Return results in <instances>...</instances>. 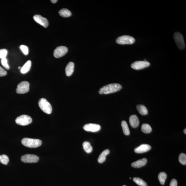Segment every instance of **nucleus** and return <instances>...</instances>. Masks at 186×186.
<instances>
[{
	"label": "nucleus",
	"instance_id": "36",
	"mask_svg": "<svg viewBox=\"0 0 186 186\" xmlns=\"http://www.w3.org/2000/svg\"><path fill=\"white\" fill-rule=\"evenodd\" d=\"M123 186H126L124 185H123Z\"/></svg>",
	"mask_w": 186,
	"mask_h": 186
},
{
	"label": "nucleus",
	"instance_id": "15",
	"mask_svg": "<svg viewBox=\"0 0 186 186\" xmlns=\"http://www.w3.org/2000/svg\"><path fill=\"white\" fill-rule=\"evenodd\" d=\"M74 63L72 62H69L67 64L65 69V72L67 76H70L73 73L74 70Z\"/></svg>",
	"mask_w": 186,
	"mask_h": 186
},
{
	"label": "nucleus",
	"instance_id": "10",
	"mask_svg": "<svg viewBox=\"0 0 186 186\" xmlns=\"http://www.w3.org/2000/svg\"><path fill=\"white\" fill-rule=\"evenodd\" d=\"M68 51V49L66 46H59L54 50V55L55 57L57 58L61 57L67 54Z\"/></svg>",
	"mask_w": 186,
	"mask_h": 186
},
{
	"label": "nucleus",
	"instance_id": "7",
	"mask_svg": "<svg viewBox=\"0 0 186 186\" xmlns=\"http://www.w3.org/2000/svg\"><path fill=\"white\" fill-rule=\"evenodd\" d=\"M29 83L28 81H23L18 84L16 92L18 94H24L29 92Z\"/></svg>",
	"mask_w": 186,
	"mask_h": 186
},
{
	"label": "nucleus",
	"instance_id": "2",
	"mask_svg": "<svg viewBox=\"0 0 186 186\" xmlns=\"http://www.w3.org/2000/svg\"><path fill=\"white\" fill-rule=\"evenodd\" d=\"M22 143L25 147L36 148L41 145L42 141L39 139L25 138L22 140Z\"/></svg>",
	"mask_w": 186,
	"mask_h": 186
},
{
	"label": "nucleus",
	"instance_id": "33",
	"mask_svg": "<svg viewBox=\"0 0 186 186\" xmlns=\"http://www.w3.org/2000/svg\"><path fill=\"white\" fill-rule=\"evenodd\" d=\"M57 1H57V0H52V1H51L52 3L53 4L56 3Z\"/></svg>",
	"mask_w": 186,
	"mask_h": 186
},
{
	"label": "nucleus",
	"instance_id": "21",
	"mask_svg": "<svg viewBox=\"0 0 186 186\" xmlns=\"http://www.w3.org/2000/svg\"><path fill=\"white\" fill-rule=\"evenodd\" d=\"M82 145H83L84 149L86 153H92L93 148L89 142L87 141L84 142Z\"/></svg>",
	"mask_w": 186,
	"mask_h": 186
},
{
	"label": "nucleus",
	"instance_id": "17",
	"mask_svg": "<svg viewBox=\"0 0 186 186\" xmlns=\"http://www.w3.org/2000/svg\"><path fill=\"white\" fill-rule=\"evenodd\" d=\"M110 153L109 150L106 149L103 151L99 155L98 158V162L99 163H102L105 161L106 160V156L109 154Z\"/></svg>",
	"mask_w": 186,
	"mask_h": 186
},
{
	"label": "nucleus",
	"instance_id": "14",
	"mask_svg": "<svg viewBox=\"0 0 186 186\" xmlns=\"http://www.w3.org/2000/svg\"><path fill=\"white\" fill-rule=\"evenodd\" d=\"M129 123L133 128L138 127L139 124V118L136 115H132L129 118Z\"/></svg>",
	"mask_w": 186,
	"mask_h": 186
},
{
	"label": "nucleus",
	"instance_id": "5",
	"mask_svg": "<svg viewBox=\"0 0 186 186\" xmlns=\"http://www.w3.org/2000/svg\"><path fill=\"white\" fill-rule=\"evenodd\" d=\"M32 121V119L30 116L27 115H22L17 117L15 122L17 124L21 126H26L30 124Z\"/></svg>",
	"mask_w": 186,
	"mask_h": 186
},
{
	"label": "nucleus",
	"instance_id": "31",
	"mask_svg": "<svg viewBox=\"0 0 186 186\" xmlns=\"http://www.w3.org/2000/svg\"><path fill=\"white\" fill-rule=\"evenodd\" d=\"M7 74V72L0 66V77L4 76Z\"/></svg>",
	"mask_w": 186,
	"mask_h": 186
},
{
	"label": "nucleus",
	"instance_id": "26",
	"mask_svg": "<svg viewBox=\"0 0 186 186\" xmlns=\"http://www.w3.org/2000/svg\"><path fill=\"white\" fill-rule=\"evenodd\" d=\"M9 161V158L7 156L5 155H0V162L1 163L7 165Z\"/></svg>",
	"mask_w": 186,
	"mask_h": 186
},
{
	"label": "nucleus",
	"instance_id": "32",
	"mask_svg": "<svg viewBox=\"0 0 186 186\" xmlns=\"http://www.w3.org/2000/svg\"><path fill=\"white\" fill-rule=\"evenodd\" d=\"M177 182L176 179H173L171 181L170 186H177Z\"/></svg>",
	"mask_w": 186,
	"mask_h": 186
},
{
	"label": "nucleus",
	"instance_id": "16",
	"mask_svg": "<svg viewBox=\"0 0 186 186\" xmlns=\"http://www.w3.org/2000/svg\"><path fill=\"white\" fill-rule=\"evenodd\" d=\"M147 160L146 158L139 160L136 162L132 163V166L134 168H140L145 166L146 164Z\"/></svg>",
	"mask_w": 186,
	"mask_h": 186
},
{
	"label": "nucleus",
	"instance_id": "23",
	"mask_svg": "<svg viewBox=\"0 0 186 186\" xmlns=\"http://www.w3.org/2000/svg\"><path fill=\"white\" fill-rule=\"evenodd\" d=\"M141 130L145 134H149L152 131V129L150 126L148 124H143L141 126Z\"/></svg>",
	"mask_w": 186,
	"mask_h": 186
},
{
	"label": "nucleus",
	"instance_id": "13",
	"mask_svg": "<svg viewBox=\"0 0 186 186\" xmlns=\"http://www.w3.org/2000/svg\"><path fill=\"white\" fill-rule=\"evenodd\" d=\"M151 148L150 145L147 144H143L136 148L134 150V152L137 153H145L150 150Z\"/></svg>",
	"mask_w": 186,
	"mask_h": 186
},
{
	"label": "nucleus",
	"instance_id": "4",
	"mask_svg": "<svg viewBox=\"0 0 186 186\" xmlns=\"http://www.w3.org/2000/svg\"><path fill=\"white\" fill-rule=\"evenodd\" d=\"M134 38L130 36L124 35L118 37L116 40V43L120 45L132 44L134 43Z\"/></svg>",
	"mask_w": 186,
	"mask_h": 186
},
{
	"label": "nucleus",
	"instance_id": "20",
	"mask_svg": "<svg viewBox=\"0 0 186 186\" xmlns=\"http://www.w3.org/2000/svg\"><path fill=\"white\" fill-rule=\"evenodd\" d=\"M137 109L140 113L142 115H145L148 113L147 108L143 105H137Z\"/></svg>",
	"mask_w": 186,
	"mask_h": 186
},
{
	"label": "nucleus",
	"instance_id": "27",
	"mask_svg": "<svg viewBox=\"0 0 186 186\" xmlns=\"http://www.w3.org/2000/svg\"><path fill=\"white\" fill-rule=\"evenodd\" d=\"M179 161L182 164L186 165V155L185 154L181 153L180 154L179 157Z\"/></svg>",
	"mask_w": 186,
	"mask_h": 186
},
{
	"label": "nucleus",
	"instance_id": "9",
	"mask_svg": "<svg viewBox=\"0 0 186 186\" xmlns=\"http://www.w3.org/2000/svg\"><path fill=\"white\" fill-rule=\"evenodd\" d=\"M150 65V63L147 61H139L132 63L131 66L132 68L138 70L148 67Z\"/></svg>",
	"mask_w": 186,
	"mask_h": 186
},
{
	"label": "nucleus",
	"instance_id": "22",
	"mask_svg": "<svg viewBox=\"0 0 186 186\" xmlns=\"http://www.w3.org/2000/svg\"><path fill=\"white\" fill-rule=\"evenodd\" d=\"M121 126L123 130L124 134L126 136H128L130 134L129 129L126 122L125 121H122L121 122Z\"/></svg>",
	"mask_w": 186,
	"mask_h": 186
},
{
	"label": "nucleus",
	"instance_id": "1",
	"mask_svg": "<svg viewBox=\"0 0 186 186\" xmlns=\"http://www.w3.org/2000/svg\"><path fill=\"white\" fill-rule=\"evenodd\" d=\"M122 86L118 84H112L103 86L99 90V92L101 94H108L119 91Z\"/></svg>",
	"mask_w": 186,
	"mask_h": 186
},
{
	"label": "nucleus",
	"instance_id": "11",
	"mask_svg": "<svg viewBox=\"0 0 186 186\" xmlns=\"http://www.w3.org/2000/svg\"><path fill=\"white\" fill-rule=\"evenodd\" d=\"M84 130L88 132H97L101 129V126L96 124H89L84 126Z\"/></svg>",
	"mask_w": 186,
	"mask_h": 186
},
{
	"label": "nucleus",
	"instance_id": "29",
	"mask_svg": "<svg viewBox=\"0 0 186 186\" xmlns=\"http://www.w3.org/2000/svg\"><path fill=\"white\" fill-rule=\"evenodd\" d=\"M1 63L3 66L7 70L9 69V66L8 63L7 59L6 58L1 59Z\"/></svg>",
	"mask_w": 186,
	"mask_h": 186
},
{
	"label": "nucleus",
	"instance_id": "24",
	"mask_svg": "<svg viewBox=\"0 0 186 186\" xmlns=\"http://www.w3.org/2000/svg\"><path fill=\"white\" fill-rule=\"evenodd\" d=\"M167 175L165 172H160L158 175V179L162 185H164L165 183Z\"/></svg>",
	"mask_w": 186,
	"mask_h": 186
},
{
	"label": "nucleus",
	"instance_id": "19",
	"mask_svg": "<svg viewBox=\"0 0 186 186\" xmlns=\"http://www.w3.org/2000/svg\"><path fill=\"white\" fill-rule=\"evenodd\" d=\"M59 14L60 16L64 18L68 17L71 15V12L66 8L61 9L59 12Z\"/></svg>",
	"mask_w": 186,
	"mask_h": 186
},
{
	"label": "nucleus",
	"instance_id": "3",
	"mask_svg": "<svg viewBox=\"0 0 186 186\" xmlns=\"http://www.w3.org/2000/svg\"><path fill=\"white\" fill-rule=\"evenodd\" d=\"M40 108L44 113L50 114L52 111V107L51 105L45 98H42L40 99L39 102Z\"/></svg>",
	"mask_w": 186,
	"mask_h": 186
},
{
	"label": "nucleus",
	"instance_id": "34",
	"mask_svg": "<svg viewBox=\"0 0 186 186\" xmlns=\"http://www.w3.org/2000/svg\"><path fill=\"white\" fill-rule=\"evenodd\" d=\"M184 132L185 134H186V129H185L184 130Z\"/></svg>",
	"mask_w": 186,
	"mask_h": 186
},
{
	"label": "nucleus",
	"instance_id": "28",
	"mask_svg": "<svg viewBox=\"0 0 186 186\" xmlns=\"http://www.w3.org/2000/svg\"><path fill=\"white\" fill-rule=\"evenodd\" d=\"M8 53V51L7 49H0V58L3 59L6 58Z\"/></svg>",
	"mask_w": 186,
	"mask_h": 186
},
{
	"label": "nucleus",
	"instance_id": "8",
	"mask_svg": "<svg viewBox=\"0 0 186 186\" xmlns=\"http://www.w3.org/2000/svg\"><path fill=\"white\" fill-rule=\"evenodd\" d=\"M21 160L22 162L26 163H33L39 161V158L33 154H26L21 157Z\"/></svg>",
	"mask_w": 186,
	"mask_h": 186
},
{
	"label": "nucleus",
	"instance_id": "6",
	"mask_svg": "<svg viewBox=\"0 0 186 186\" xmlns=\"http://www.w3.org/2000/svg\"><path fill=\"white\" fill-rule=\"evenodd\" d=\"M174 39L179 49L183 50L185 48V44L183 37L182 34L177 32L174 35Z\"/></svg>",
	"mask_w": 186,
	"mask_h": 186
},
{
	"label": "nucleus",
	"instance_id": "12",
	"mask_svg": "<svg viewBox=\"0 0 186 186\" xmlns=\"http://www.w3.org/2000/svg\"><path fill=\"white\" fill-rule=\"evenodd\" d=\"M34 20L37 23L42 25L45 28H46L49 25L48 20L45 18L44 17L39 15H36L33 17Z\"/></svg>",
	"mask_w": 186,
	"mask_h": 186
},
{
	"label": "nucleus",
	"instance_id": "35",
	"mask_svg": "<svg viewBox=\"0 0 186 186\" xmlns=\"http://www.w3.org/2000/svg\"><path fill=\"white\" fill-rule=\"evenodd\" d=\"M20 67H18V69H20Z\"/></svg>",
	"mask_w": 186,
	"mask_h": 186
},
{
	"label": "nucleus",
	"instance_id": "25",
	"mask_svg": "<svg viewBox=\"0 0 186 186\" xmlns=\"http://www.w3.org/2000/svg\"><path fill=\"white\" fill-rule=\"evenodd\" d=\"M133 181L137 183V185L140 186H147L146 182L144 181H143L142 179L139 178V177H134L133 179Z\"/></svg>",
	"mask_w": 186,
	"mask_h": 186
},
{
	"label": "nucleus",
	"instance_id": "18",
	"mask_svg": "<svg viewBox=\"0 0 186 186\" xmlns=\"http://www.w3.org/2000/svg\"><path fill=\"white\" fill-rule=\"evenodd\" d=\"M31 65V60H28L25 63L21 69V73L25 74L27 73L30 70Z\"/></svg>",
	"mask_w": 186,
	"mask_h": 186
},
{
	"label": "nucleus",
	"instance_id": "30",
	"mask_svg": "<svg viewBox=\"0 0 186 186\" xmlns=\"http://www.w3.org/2000/svg\"><path fill=\"white\" fill-rule=\"evenodd\" d=\"M20 49L22 50L23 53L25 55L28 54L29 50L28 47L24 45H22L20 46Z\"/></svg>",
	"mask_w": 186,
	"mask_h": 186
}]
</instances>
